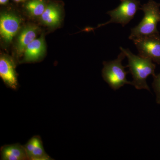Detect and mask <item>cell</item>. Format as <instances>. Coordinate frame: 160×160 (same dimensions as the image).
Wrapping results in <instances>:
<instances>
[{
  "label": "cell",
  "mask_w": 160,
  "mask_h": 160,
  "mask_svg": "<svg viewBox=\"0 0 160 160\" xmlns=\"http://www.w3.org/2000/svg\"><path fill=\"white\" fill-rule=\"evenodd\" d=\"M1 159L26 160L28 158L24 146L17 143L5 145L1 147Z\"/></svg>",
  "instance_id": "11"
},
{
  "label": "cell",
  "mask_w": 160,
  "mask_h": 160,
  "mask_svg": "<svg viewBox=\"0 0 160 160\" xmlns=\"http://www.w3.org/2000/svg\"><path fill=\"white\" fill-rule=\"evenodd\" d=\"M126 57V54L121 51L116 59L103 62L102 76L113 90H118L126 84L131 85V82L126 79V75L129 72L125 70L127 66L122 65V62Z\"/></svg>",
  "instance_id": "3"
},
{
  "label": "cell",
  "mask_w": 160,
  "mask_h": 160,
  "mask_svg": "<svg viewBox=\"0 0 160 160\" xmlns=\"http://www.w3.org/2000/svg\"><path fill=\"white\" fill-rule=\"evenodd\" d=\"M61 15L59 7L55 4H51L46 6L40 19L44 25L49 27H55L61 22Z\"/></svg>",
  "instance_id": "12"
},
{
  "label": "cell",
  "mask_w": 160,
  "mask_h": 160,
  "mask_svg": "<svg viewBox=\"0 0 160 160\" xmlns=\"http://www.w3.org/2000/svg\"><path fill=\"white\" fill-rule=\"evenodd\" d=\"M153 78L152 87L156 96V102L158 104L160 105V72Z\"/></svg>",
  "instance_id": "14"
},
{
  "label": "cell",
  "mask_w": 160,
  "mask_h": 160,
  "mask_svg": "<svg viewBox=\"0 0 160 160\" xmlns=\"http://www.w3.org/2000/svg\"><path fill=\"white\" fill-rule=\"evenodd\" d=\"M120 49L125 53L128 58L127 67L129 68L133 79L131 82V85L137 89H145L150 91L146 79L149 75L153 77L156 75L155 64L150 59L133 54L129 49H124L120 47Z\"/></svg>",
  "instance_id": "1"
},
{
  "label": "cell",
  "mask_w": 160,
  "mask_h": 160,
  "mask_svg": "<svg viewBox=\"0 0 160 160\" xmlns=\"http://www.w3.org/2000/svg\"><path fill=\"white\" fill-rule=\"evenodd\" d=\"M15 64L11 58L2 54L0 57V77L7 87L13 90L18 87Z\"/></svg>",
  "instance_id": "7"
},
{
  "label": "cell",
  "mask_w": 160,
  "mask_h": 160,
  "mask_svg": "<svg viewBox=\"0 0 160 160\" xmlns=\"http://www.w3.org/2000/svg\"><path fill=\"white\" fill-rule=\"evenodd\" d=\"M138 55L147 58L160 65V35L159 33L146 36L132 40Z\"/></svg>",
  "instance_id": "5"
},
{
  "label": "cell",
  "mask_w": 160,
  "mask_h": 160,
  "mask_svg": "<svg viewBox=\"0 0 160 160\" xmlns=\"http://www.w3.org/2000/svg\"><path fill=\"white\" fill-rule=\"evenodd\" d=\"M9 0H0V4L1 5H6L8 2Z\"/></svg>",
  "instance_id": "15"
},
{
  "label": "cell",
  "mask_w": 160,
  "mask_h": 160,
  "mask_svg": "<svg viewBox=\"0 0 160 160\" xmlns=\"http://www.w3.org/2000/svg\"><path fill=\"white\" fill-rule=\"evenodd\" d=\"M121 3L116 9L106 12L110 17L109 22L100 24L98 27L106 26L110 23H118L123 27L131 21L134 17L137 12L140 9L141 6L138 0H120Z\"/></svg>",
  "instance_id": "4"
},
{
  "label": "cell",
  "mask_w": 160,
  "mask_h": 160,
  "mask_svg": "<svg viewBox=\"0 0 160 160\" xmlns=\"http://www.w3.org/2000/svg\"><path fill=\"white\" fill-rule=\"evenodd\" d=\"M24 146L28 160H51L46 153L41 138L39 136L32 137Z\"/></svg>",
  "instance_id": "9"
},
{
  "label": "cell",
  "mask_w": 160,
  "mask_h": 160,
  "mask_svg": "<svg viewBox=\"0 0 160 160\" xmlns=\"http://www.w3.org/2000/svg\"><path fill=\"white\" fill-rule=\"evenodd\" d=\"M21 20L16 15L10 12L1 13L0 18V34L6 44L11 42L19 30Z\"/></svg>",
  "instance_id": "6"
},
{
  "label": "cell",
  "mask_w": 160,
  "mask_h": 160,
  "mask_svg": "<svg viewBox=\"0 0 160 160\" xmlns=\"http://www.w3.org/2000/svg\"><path fill=\"white\" fill-rule=\"evenodd\" d=\"M13 1H14L15 2H22V1H24V0H13Z\"/></svg>",
  "instance_id": "16"
},
{
  "label": "cell",
  "mask_w": 160,
  "mask_h": 160,
  "mask_svg": "<svg viewBox=\"0 0 160 160\" xmlns=\"http://www.w3.org/2000/svg\"><path fill=\"white\" fill-rule=\"evenodd\" d=\"M44 0H31L26 3V8L29 14L33 17H41L46 8Z\"/></svg>",
  "instance_id": "13"
},
{
  "label": "cell",
  "mask_w": 160,
  "mask_h": 160,
  "mask_svg": "<svg viewBox=\"0 0 160 160\" xmlns=\"http://www.w3.org/2000/svg\"><path fill=\"white\" fill-rule=\"evenodd\" d=\"M38 30V29L36 26L29 25L20 31L16 45V52L18 56H21L24 53L27 46L35 39Z\"/></svg>",
  "instance_id": "10"
},
{
  "label": "cell",
  "mask_w": 160,
  "mask_h": 160,
  "mask_svg": "<svg viewBox=\"0 0 160 160\" xmlns=\"http://www.w3.org/2000/svg\"><path fill=\"white\" fill-rule=\"evenodd\" d=\"M160 4L152 0L141 6L144 17L138 26L132 28L129 39L133 40L146 36L159 33L158 24L160 22Z\"/></svg>",
  "instance_id": "2"
},
{
  "label": "cell",
  "mask_w": 160,
  "mask_h": 160,
  "mask_svg": "<svg viewBox=\"0 0 160 160\" xmlns=\"http://www.w3.org/2000/svg\"><path fill=\"white\" fill-rule=\"evenodd\" d=\"M46 51L44 37L35 39L27 46L24 52L22 62L30 63L38 62L42 58Z\"/></svg>",
  "instance_id": "8"
}]
</instances>
